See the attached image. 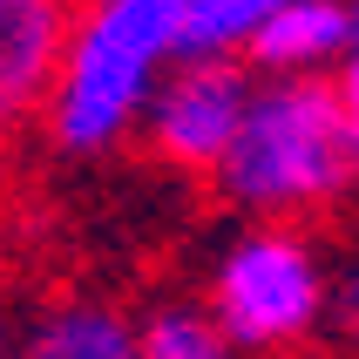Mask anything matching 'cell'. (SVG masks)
Masks as SVG:
<instances>
[{
    "label": "cell",
    "mask_w": 359,
    "mask_h": 359,
    "mask_svg": "<svg viewBox=\"0 0 359 359\" xmlns=\"http://www.w3.org/2000/svg\"><path fill=\"white\" fill-rule=\"evenodd\" d=\"M332 258L305 224H244L210 258L203 312L238 346V359H285L319 346Z\"/></svg>",
    "instance_id": "obj_3"
},
{
    "label": "cell",
    "mask_w": 359,
    "mask_h": 359,
    "mask_svg": "<svg viewBox=\"0 0 359 359\" xmlns=\"http://www.w3.org/2000/svg\"><path fill=\"white\" fill-rule=\"evenodd\" d=\"M244 95H251V68L238 55H177L163 68V81L149 88V102H142L136 136L163 170L210 177L244 116Z\"/></svg>",
    "instance_id": "obj_4"
},
{
    "label": "cell",
    "mask_w": 359,
    "mask_h": 359,
    "mask_svg": "<svg viewBox=\"0 0 359 359\" xmlns=\"http://www.w3.org/2000/svg\"><path fill=\"white\" fill-rule=\"evenodd\" d=\"M278 7L299 0H190V27H183V55H238L244 34L271 20Z\"/></svg>",
    "instance_id": "obj_9"
},
{
    "label": "cell",
    "mask_w": 359,
    "mask_h": 359,
    "mask_svg": "<svg viewBox=\"0 0 359 359\" xmlns=\"http://www.w3.org/2000/svg\"><path fill=\"white\" fill-rule=\"evenodd\" d=\"M136 353L142 359H238V346L217 332V319L197 299H163L136 319Z\"/></svg>",
    "instance_id": "obj_8"
},
{
    "label": "cell",
    "mask_w": 359,
    "mask_h": 359,
    "mask_svg": "<svg viewBox=\"0 0 359 359\" xmlns=\"http://www.w3.org/2000/svg\"><path fill=\"white\" fill-rule=\"evenodd\" d=\"M14 359H142L136 312L116 299H95V292H68L27 319Z\"/></svg>",
    "instance_id": "obj_7"
},
{
    "label": "cell",
    "mask_w": 359,
    "mask_h": 359,
    "mask_svg": "<svg viewBox=\"0 0 359 359\" xmlns=\"http://www.w3.org/2000/svg\"><path fill=\"white\" fill-rule=\"evenodd\" d=\"M325 88H332V109H339V129L346 142H353V156H359V41L346 48V61L325 75Z\"/></svg>",
    "instance_id": "obj_11"
},
{
    "label": "cell",
    "mask_w": 359,
    "mask_h": 359,
    "mask_svg": "<svg viewBox=\"0 0 359 359\" xmlns=\"http://www.w3.org/2000/svg\"><path fill=\"white\" fill-rule=\"evenodd\" d=\"M190 0H68L41 129L61 156H109L136 136L142 102L183 55Z\"/></svg>",
    "instance_id": "obj_1"
},
{
    "label": "cell",
    "mask_w": 359,
    "mask_h": 359,
    "mask_svg": "<svg viewBox=\"0 0 359 359\" xmlns=\"http://www.w3.org/2000/svg\"><path fill=\"white\" fill-rule=\"evenodd\" d=\"M285 359H332V353H319V346H305V353H285Z\"/></svg>",
    "instance_id": "obj_14"
},
{
    "label": "cell",
    "mask_w": 359,
    "mask_h": 359,
    "mask_svg": "<svg viewBox=\"0 0 359 359\" xmlns=\"http://www.w3.org/2000/svg\"><path fill=\"white\" fill-rule=\"evenodd\" d=\"M68 34V0H0V149L41 122Z\"/></svg>",
    "instance_id": "obj_5"
},
{
    "label": "cell",
    "mask_w": 359,
    "mask_h": 359,
    "mask_svg": "<svg viewBox=\"0 0 359 359\" xmlns=\"http://www.w3.org/2000/svg\"><path fill=\"white\" fill-rule=\"evenodd\" d=\"M325 325H332L346 346H359V244L332 258V278H325Z\"/></svg>",
    "instance_id": "obj_10"
},
{
    "label": "cell",
    "mask_w": 359,
    "mask_h": 359,
    "mask_svg": "<svg viewBox=\"0 0 359 359\" xmlns=\"http://www.w3.org/2000/svg\"><path fill=\"white\" fill-rule=\"evenodd\" d=\"M353 48V27H346V0H299V7H278L271 20H258L244 34L238 61L258 81H325Z\"/></svg>",
    "instance_id": "obj_6"
},
{
    "label": "cell",
    "mask_w": 359,
    "mask_h": 359,
    "mask_svg": "<svg viewBox=\"0 0 359 359\" xmlns=\"http://www.w3.org/2000/svg\"><path fill=\"white\" fill-rule=\"evenodd\" d=\"M210 190L244 224H312L359 190V156L325 81H258L224 142Z\"/></svg>",
    "instance_id": "obj_2"
},
{
    "label": "cell",
    "mask_w": 359,
    "mask_h": 359,
    "mask_svg": "<svg viewBox=\"0 0 359 359\" xmlns=\"http://www.w3.org/2000/svg\"><path fill=\"white\" fill-rule=\"evenodd\" d=\"M0 359H14V339H7V319H0Z\"/></svg>",
    "instance_id": "obj_13"
},
{
    "label": "cell",
    "mask_w": 359,
    "mask_h": 359,
    "mask_svg": "<svg viewBox=\"0 0 359 359\" xmlns=\"http://www.w3.org/2000/svg\"><path fill=\"white\" fill-rule=\"evenodd\" d=\"M346 27H353V41H359V0H346Z\"/></svg>",
    "instance_id": "obj_12"
}]
</instances>
